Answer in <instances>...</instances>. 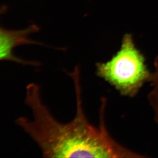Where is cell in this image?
<instances>
[{"label":"cell","instance_id":"6da1fadb","mask_svg":"<svg viewBox=\"0 0 158 158\" xmlns=\"http://www.w3.org/2000/svg\"><path fill=\"white\" fill-rule=\"evenodd\" d=\"M75 88L76 112L74 118L62 123L52 116L41 99L36 84L27 87V105L33 119L22 117L17 123L30 135L47 158H140L144 156L128 149L116 141L109 133L105 122L106 99L102 100L98 127L88 121L82 98L80 71L78 66L69 73Z\"/></svg>","mask_w":158,"mask_h":158},{"label":"cell","instance_id":"7a4b0ae2","mask_svg":"<svg viewBox=\"0 0 158 158\" xmlns=\"http://www.w3.org/2000/svg\"><path fill=\"white\" fill-rule=\"evenodd\" d=\"M96 73L122 95L134 97L146 82L151 72L145 59L136 48L132 36H124L121 48L108 61L96 64Z\"/></svg>","mask_w":158,"mask_h":158},{"label":"cell","instance_id":"3957f363","mask_svg":"<svg viewBox=\"0 0 158 158\" xmlns=\"http://www.w3.org/2000/svg\"><path fill=\"white\" fill-rule=\"evenodd\" d=\"M3 10H0V14ZM34 26L19 31L6 30L0 27V61L10 60L21 64H32L20 59L13 54L16 47L25 44H31L34 42L30 40L29 35L36 31Z\"/></svg>","mask_w":158,"mask_h":158},{"label":"cell","instance_id":"277c9868","mask_svg":"<svg viewBox=\"0 0 158 158\" xmlns=\"http://www.w3.org/2000/svg\"><path fill=\"white\" fill-rule=\"evenodd\" d=\"M154 70L151 73L149 82L151 89L148 94V101L154 113V118L158 127V55L154 63Z\"/></svg>","mask_w":158,"mask_h":158}]
</instances>
